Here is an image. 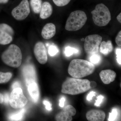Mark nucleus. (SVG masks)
<instances>
[{
  "mask_svg": "<svg viewBox=\"0 0 121 121\" xmlns=\"http://www.w3.org/2000/svg\"><path fill=\"white\" fill-rule=\"evenodd\" d=\"M94 64L84 60L75 59L69 64L68 72L73 78H80L90 75L95 70Z\"/></svg>",
  "mask_w": 121,
  "mask_h": 121,
  "instance_id": "f257e3e1",
  "label": "nucleus"
},
{
  "mask_svg": "<svg viewBox=\"0 0 121 121\" xmlns=\"http://www.w3.org/2000/svg\"><path fill=\"white\" fill-rule=\"evenodd\" d=\"M91 89L90 81L87 79L68 78L62 85L61 92L67 94L77 95Z\"/></svg>",
  "mask_w": 121,
  "mask_h": 121,
  "instance_id": "f03ea898",
  "label": "nucleus"
},
{
  "mask_svg": "<svg viewBox=\"0 0 121 121\" xmlns=\"http://www.w3.org/2000/svg\"><path fill=\"white\" fill-rule=\"evenodd\" d=\"M22 55L20 48L15 44H11L1 55V59L6 65L18 68L21 65Z\"/></svg>",
  "mask_w": 121,
  "mask_h": 121,
  "instance_id": "7ed1b4c3",
  "label": "nucleus"
},
{
  "mask_svg": "<svg viewBox=\"0 0 121 121\" xmlns=\"http://www.w3.org/2000/svg\"><path fill=\"white\" fill-rule=\"evenodd\" d=\"M87 20L86 14L83 11L79 10L73 11L68 18L65 29L70 31H78L84 26Z\"/></svg>",
  "mask_w": 121,
  "mask_h": 121,
  "instance_id": "20e7f679",
  "label": "nucleus"
},
{
  "mask_svg": "<svg viewBox=\"0 0 121 121\" xmlns=\"http://www.w3.org/2000/svg\"><path fill=\"white\" fill-rule=\"evenodd\" d=\"M93 19L95 25L103 27L107 25L111 20V15L109 9L103 4L96 5L95 9L91 12Z\"/></svg>",
  "mask_w": 121,
  "mask_h": 121,
  "instance_id": "39448f33",
  "label": "nucleus"
},
{
  "mask_svg": "<svg viewBox=\"0 0 121 121\" xmlns=\"http://www.w3.org/2000/svg\"><path fill=\"white\" fill-rule=\"evenodd\" d=\"M102 39V37L99 35H91L86 36L84 40V50L86 54L91 56L98 54Z\"/></svg>",
  "mask_w": 121,
  "mask_h": 121,
  "instance_id": "423d86ee",
  "label": "nucleus"
},
{
  "mask_svg": "<svg viewBox=\"0 0 121 121\" xmlns=\"http://www.w3.org/2000/svg\"><path fill=\"white\" fill-rule=\"evenodd\" d=\"M9 103L11 106L15 109L23 108L27 104V99L21 87L13 89L10 94Z\"/></svg>",
  "mask_w": 121,
  "mask_h": 121,
  "instance_id": "0eeeda50",
  "label": "nucleus"
},
{
  "mask_svg": "<svg viewBox=\"0 0 121 121\" xmlns=\"http://www.w3.org/2000/svg\"><path fill=\"white\" fill-rule=\"evenodd\" d=\"M30 5L28 0H22L18 6L12 11V15L18 21L25 19L30 13Z\"/></svg>",
  "mask_w": 121,
  "mask_h": 121,
  "instance_id": "6e6552de",
  "label": "nucleus"
},
{
  "mask_svg": "<svg viewBox=\"0 0 121 121\" xmlns=\"http://www.w3.org/2000/svg\"><path fill=\"white\" fill-rule=\"evenodd\" d=\"M14 31L9 25L0 24V44L7 45L11 43L13 40Z\"/></svg>",
  "mask_w": 121,
  "mask_h": 121,
  "instance_id": "1a4fd4ad",
  "label": "nucleus"
},
{
  "mask_svg": "<svg viewBox=\"0 0 121 121\" xmlns=\"http://www.w3.org/2000/svg\"><path fill=\"white\" fill-rule=\"evenodd\" d=\"M34 54L37 61L41 64H44L47 62L48 56L47 49L43 42L39 41L35 44Z\"/></svg>",
  "mask_w": 121,
  "mask_h": 121,
  "instance_id": "9d476101",
  "label": "nucleus"
},
{
  "mask_svg": "<svg viewBox=\"0 0 121 121\" xmlns=\"http://www.w3.org/2000/svg\"><path fill=\"white\" fill-rule=\"evenodd\" d=\"M23 75L27 87L32 83L37 82V76L35 67L31 64H27L24 66Z\"/></svg>",
  "mask_w": 121,
  "mask_h": 121,
  "instance_id": "9b49d317",
  "label": "nucleus"
},
{
  "mask_svg": "<svg viewBox=\"0 0 121 121\" xmlns=\"http://www.w3.org/2000/svg\"><path fill=\"white\" fill-rule=\"evenodd\" d=\"M75 108L71 105H68L56 115L55 119L57 121H71L72 117L76 113Z\"/></svg>",
  "mask_w": 121,
  "mask_h": 121,
  "instance_id": "f8f14e48",
  "label": "nucleus"
},
{
  "mask_svg": "<svg viewBox=\"0 0 121 121\" xmlns=\"http://www.w3.org/2000/svg\"><path fill=\"white\" fill-rule=\"evenodd\" d=\"M86 119L89 121H103L106 117L105 113L99 110H91L86 114Z\"/></svg>",
  "mask_w": 121,
  "mask_h": 121,
  "instance_id": "ddd939ff",
  "label": "nucleus"
},
{
  "mask_svg": "<svg viewBox=\"0 0 121 121\" xmlns=\"http://www.w3.org/2000/svg\"><path fill=\"white\" fill-rule=\"evenodd\" d=\"M56 33V27L52 23H48L44 26L41 34L42 37L45 39H49L54 37Z\"/></svg>",
  "mask_w": 121,
  "mask_h": 121,
  "instance_id": "4468645a",
  "label": "nucleus"
},
{
  "mask_svg": "<svg viewBox=\"0 0 121 121\" xmlns=\"http://www.w3.org/2000/svg\"><path fill=\"white\" fill-rule=\"evenodd\" d=\"M99 76L103 82L107 84L114 81L117 74L113 71L108 69L102 71L99 73Z\"/></svg>",
  "mask_w": 121,
  "mask_h": 121,
  "instance_id": "2eb2a0df",
  "label": "nucleus"
},
{
  "mask_svg": "<svg viewBox=\"0 0 121 121\" xmlns=\"http://www.w3.org/2000/svg\"><path fill=\"white\" fill-rule=\"evenodd\" d=\"M28 90L30 96L35 103L38 101L39 97V91L37 83L34 82L29 85Z\"/></svg>",
  "mask_w": 121,
  "mask_h": 121,
  "instance_id": "dca6fc26",
  "label": "nucleus"
},
{
  "mask_svg": "<svg viewBox=\"0 0 121 121\" xmlns=\"http://www.w3.org/2000/svg\"><path fill=\"white\" fill-rule=\"evenodd\" d=\"M52 13V7L49 2H45L42 4L40 16L43 19H47L51 16Z\"/></svg>",
  "mask_w": 121,
  "mask_h": 121,
  "instance_id": "f3484780",
  "label": "nucleus"
},
{
  "mask_svg": "<svg viewBox=\"0 0 121 121\" xmlns=\"http://www.w3.org/2000/svg\"><path fill=\"white\" fill-rule=\"evenodd\" d=\"M101 44L100 51L102 54L107 55L112 51L113 47L110 40H108L107 42L105 41H103Z\"/></svg>",
  "mask_w": 121,
  "mask_h": 121,
  "instance_id": "a211bd4d",
  "label": "nucleus"
},
{
  "mask_svg": "<svg viewBox=\"0 0 121 121\" xmlns=\"http://www.w3.org/2000/svg\"><path fill=\"white\" fill-rule=\"evenodd\" d=\"M30 4L33 11L35 13H40L42 5L41 0H30Z\"/></svg>",
  "mask_w": 121,
  "mask_h": 121,
  "instance_id": "6ab92c4d",
  "label": "nucleus"
},
{
  "mask_svg": "<svg viewBox=\"0 0 121 121\" xmlns=\"http://www.w3.org/2000/svg\"><path fill=\"white\" fill-rule=\"evenodd\" d=\"M12 74L10 72H0V83L8 82L11 79Z\"/></svg>",
  "mask_w": 121,
  "mask_h": 121,
  "instance_id": "aec40b11",
  "label": "nucleus"
},
{
  "mask_svg": "<svg viewBox=\"0 0 121 121\" xmlns=\"http://www.w3.org/2000/svg\"><path fill=\"white\" fill-rule=\"evenodd\" d=\"M25 109H23L19 112L10 115L9 119L12 121H18L22 119L25 113Z\"/></svg>",
  "mask_w": 121,
  "mask_h": 121,
  "instance_id": "412c9836",
  "label": "nucleus"
},
{
  "mask_svg": "<svg viewBox=\"0 0 121 121\" xmlns=\"http://www.w3.org/2000/svg\"><path fill=\"white\" fill-rule=\"evenodd\" d=\"M101 56L99 55L98 53L91 55L90 58V62L95 65L98 64L101 62Z\"/></svg>",
  "mask_w": 121,
  "mask_h": 121,
  "instance_id": "4be33fe9",
  "label": "nucleus"
},
{
  "mask_svg": "<svg viewBox=\"0 0 121 121\" xmlns=\"http://www.w3.org/2000/svg\"><path fill=\"white\" fill-rule=\"evenodd\" d=\"M109 118L108 121H116L118 115V111L117 109L116 108H114L112 110L111 112L109 113Z\"/></svg>",
  "mask_w": 121,
  "mask_h": 121,
  "instance_id": "5701e85b",
  "label": "nucleus"
},
{
  "mask_svg": "<svg viewBox=\"0 0 121 121\" xmlns=\"http://www.w3.org/2000/svg\"><path fill=\"white\" fill-rule=\"evenodd\" d=\"M78 51L74 48L68 47L65 48V53L67 56H70L74 53H77Z\"/></svg>",
  "mask_w": 121,
  "mask_h": 121,
  "instance_id": "b1692460",
  "label": "nucleus"
},
{
  "mask_svg": "<svg viewBox=\"0 0 121 121\" xmlns=\"http://www.w3.org/2000/svg\"><path fill=\"white\" fill-rule=\"evenodd\" d=\"M54 4L58 7H63L68 4L71 0H52Z\"/></svg>",
  "mask_w": 121,
  "mask_h": 121,
  "instance_id": "393cba45",
  "label": "nucleus"
},
{
  "mask_svg": "<svg viewBox=\"0 0 121 121\" xmlns=\"http://www.w3.org/2000/svg\"><path fill=\"white\" fill-rule=\"evenodd\" d=\"M58 51V50L56 47L54 45H51L49 48L48 52L51 56H53L56 55Z\"/></svg>",
  "mask_w": 121,
  "mask_h": 121,
  "instance_id": "a878e982",
  "label": "nucleus"
},
{
  "mask_svg": "<svg viewBox=\"0 0 121 121\" xmlns=\"http://www.w3.org/2000/svg\"><path fill=\"white\" fill-rule=\"evenodd\" d=\"M117 60L119 65L121 64V48H117L116 50Z\"/></svg>",
  "mask_w": 121,
  "mask_h": 121,
  "instance_id": "bb28decb",
  "label": "nucleus"
},
{
  "mask_svg": "<svg viewBox=\"0 0 121 121\" xmlns=\"http://www.w3.org/2000/svg\"><path fill=\"white\" fill-rule=\"evenodd\" d=\"M104 98V97L102 95H99L97 97V100L95 103V106L97 107L100 106Z\"/></svg>",
  "mask_w": 121,
  "mask_h": 121,
  "instance_id": "cd10ccee",
  "label": "nucleus"
},
{
  "mask_svg": "<svg viewBox=\"0 0 121 121\" xmlns=\"http://www.w3.org/2000/svg\"><path fill=\"white\" fill-rule=\"evenodd\" d=\"M115 42L118 46L121 47V31L118 33L117 37L115 38Z\"/></svg>",
  "mask_w": 121,
  "mask_h": 121,
  "instance_id": "c85d7f7f",
  "label": "nucleus"
},
{
  "mask_svg": "<svg viewBox=\"0 0 121 121\" xmlns=\"http://www.w3.org/2000/svg\"><path fill=\"white\" fill-rule=\"evenodd\" d=\"M96 93L95 91H91L88 94L87 96V99L89 101H91L93 99V97L95 96Z\"/></svg>",
  "mask_w": 121,
  "mask_h": 121,
  "instance_id": "c756f323",
  "label": "nucleus"
},
{
  "mask_svg": "<svg viewBox=\"0 0 121 121\" xmlns=\"http://www.w3.org/2000/svg\"><path fill=\"white\" fill-rule=\"evenodd\" d=\"M43 104L45 106V108L47 110L50 111L52 109L51 107V104L50 103V102L46 100L43 101Z\"/></svg>",
  "mask_w": 121,
  "mask_h": 121,
  "instance_id": "7c9ffc66",
  "label": "nucleus"
},
{
  "mask_svg": "<svg viewBox=\"0 0 121 121\" xmlns=\"http://www.w3.org/2000/svg\"><path fill=\"white\" fill-rule=\"evenodd\" d=\"M4 101L5 103H8L9 102V99H10V96L8 94H6L4 95Z\"/></svg>",
  "mask_w": 121,
  "mask_h": 121,
  "instance_id": "2f4dec72",
  "label": "nucleus"
},
{
  "mask_svg": "<svg viewBox=\"0 0 121 121\" xmlns=\"http://www.w3.org/2000/svg\"><path fill=\"white\" fill-rule=\"evenodd\" d=\"M12 87L13 89L18 87H21V84L19 82H15L13 84Z\"/></svg>",
  "mask_w": 121,
  "mask_h": 121,
  "instance_id": "473e14b6",
  "label": "nucleus"
},
{
  "mask_svg": "<svg viewBox=\"0 0 121 121\" xmlns=\"http://www.w3.org/2000/svg\"><path fill=\"white\" fill-rule=\"evenodd\" d=\"M65 101V98L62 97L60 100L59 106L60 107H63L64 106V103Z\"/></svg>",
  "mask_w": 121,
  "mask_h": 121,
  "instance_id": "72a5a7b5",
  "label": "nucleus"
},
{
  "mask_svg": "<svg viewBox=\"0 0 121 121\" xmlns=\"http://www.w3.org/2000/svg\"><path fill=\"white\" fill-rule=\"evenodd\" d=\"M97 84L96 82L94 81L90 82V86L91 88H94L97 86Z\"/></svg>",
  "mask_w": 121,
  "mask_h": 121,
  "instance_id": "f704fd0d",
  "label": "nucleus"
},
{
  "mask_svg": "<svg viewBox=\"0 0 121 121\" xmlns=\"http://www.w3.org/2000/svg\"><path fill=\"white\" fill-rule=\"evenodd\" d=\"M4 95L0 93V104H2L4 102Z\"/></svg>",
  "mask_w": 121,
  "mask_h": 121,
  "instance_id": "c9c22d12",
  "label": "nucleus"
},
{
  "mask_svg": "<svg viewBox=\"0 0 121 121\" xmlns=\"http://www.w3.org/2000/svg\"><path fill=\"white\" fill-rule=\"evenodd\" d=\"M117 19L118 21L120 23H121V13H120V14L117 17Z\"/></svg>",
  "mask_w": 121,
  "mask_h": 121,
  "instance_id": "e433bc0d",
  "label": "nucleus"
},
{
  "mask_svg": "<svg viewBox=\"0 0 121 121\" xmlns=\"http://www.w3.org/2000/svg\"><path fill=\"white\" fill-rule=\"evenodd\" d=\"M9 0H0V4H6L8 2Z\"/></svg>",
  "mask_w": 121,
  "mask_h": 121,
  "instance_id": "4c0bfd02",
  "label": "nucleus"
},
{
  "mask_svg": "<svg viewBox=\"0 0 121 121\" xmlns=\"http://www.w3.org/2000/svg\"><path fill=\"white\" fill-rule=\"evenodd\" d=\"M81 40H82V41H83L84 40V38H82V39H81Z\"/></svg>",
  "mask_w": 121,
  "mask_h": 121,
  "instance_id": "58836bf2",
  "label": "nucleus"
}]
</instances>
